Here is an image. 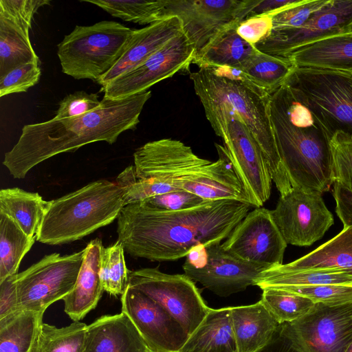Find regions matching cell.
Instances as JSON below:
<instances>
[{
    "label": "cell",
    "mask_w": 352,
    "mask_h": 352,
    "mask_svg": "<svg viewBox=\"0 0 352 352\" xmlns=\"http://www.w3.org/2000/svg\"><path fill=\"white\" fill-rule=\"evenodd\" d=\"M287 58L296 67L352 72V32L310 43L294 51Z\"/></svg>",
    "instance_id": "obj_25"
},
{
    "label": "cell",
    "mask_w": 352,
    "mask_h": 352,
    "mask_svg": "<svg viewBox=\"0 0 352 352\" xmlns=\"http://www.w3.org/2000/svg\"><path fill=\"white\" fill-rule=\"evenodd\" d=\"M50 204L38 193L19 188L0 191V213L11 217L31 237L36 236Z\"/></svg>",
    "instance_id": "obj_29"
},
{
    "label": "cell",
    "mask_w": 352,
    "mask_h": 352,
    "mask_svg": "<svg viewBox=\"0 0 352 352\" xmlns=\"http://www.w3.org/2000/svg\"><path fill=\"white\" fill-rule=\"evenodd\" d=\"M48 0H0V77L29 62L39 63L29 32L38 9Z\"/></svg>",
    "instance_id": "obj_19"
},
{
    "label": "cell",
    "mask_w": 352,
    "mask_h": 352,
    "mask_svg": "<svg viewBox=\"0 0 352 352\" xmlns=\"http://www.w3.org/2000/svg\"><path fill=\"white\" fill-rule=\"evenodd\" d=\"M129 285L163 307L189 336L210 309L195 282L185 274H169L157 268H141L129 272Z\"/></svg>",
    "instance_id": "obj_11"
},
{
    "label": "cell",
    "mask_w": 352,
    "mask_h": 352,
    "mask_svg": "<svg viewBox=\"0 0 352 352\" xmlns=\"http://www.w3.org/2000/svg\"><path fill=\"white\" fill-rule=\"evenodd\" d=\"M223 141L234 169L252 205L261 207L271 195L272 177L261 147L237 115L224 111L209 120Z\"/></svg>",
    "instance_id": "obj_9"
},
{
    "label": "cell",
    "mask_w": 352,
    "mask_h": 352,
    "mask_svg": "<svg viewBox=\"0 0 352 352\" xmlns=\"http://www.w3.org/2000/svg\"><path fill=\"white\" fill-rule=\"evenodd\" d=\"M239 23L232 24L221 31L195 56L192 63L199 67L238 69L257 51L254 45L237 33L236 28Z\"/></svg>",
    "instance_id": "obj_28"
},
{
    "label": "cell",
    "mask_w": 352,
    "mask_h": 352,
    "mask_svg": "<svg viewBox=\"0 0 352 352\" xmlns=\"http://www.w3.org/2000/svg\"><path fill=\"white\" fill-rule=\"evenodd\" d=\"M36 236L26 234L9 216L0 213V282L18 274L20 263Z\"/></svg>",
    "instance_id": "obj_33"
},
{
    "label": "cell",
    "mask_w": 352,
    "mask_h": 352,
    "mask_svg": "<svg viewBox=\"0 0 352 352\" xmlns=\"http://www.w3.org/2000/svg\"><path fill=\"white\" fill-rule=\"evenodd\" d=\"M272 16L270 13L256 15L241 21L236 32L245 41L255 45L271 32Z\"/></svg>",
    "instance_id": "obj_44"
},
{
    "label": "cell",
    "mask_w": 352,
    "mask_h": 352,
    "mask_svg": "<svg viewBox=\"0 0 352 352\" xmlns=\"http://www.w3.org/2000/svg\"><path fill=\"white\" fill-rule=\"evenodd\" d=\"M97 94L78 91L67 95L59 103L55 118L81 116L97 109L101 104Z\"/></svg>",
    "instance_id": "obj_42"
},
{
    "label": "cell",
    "mask_w": 352,
    "mask_h": 352,
    "mask_svg": "<svg viewBox=\"0 0 352 352\" xmlns=\"http://www.w3.org/2000/svg\"><path fill=\"white\" fill-rule=\"evenodd\" d=\"M230 315L237 352L259 351L270 342L280 326L261 300L231 307Z\"/></svg>",
    "instance_id": "obj_24"
},
{
    "label": "cell",
    "mask_w": 352,
    "mask_h": 352,
    "mask_svg": "<svg viewBox=\"0 0 352 352\" xmlns=\"http://www.w3.org/2000/svg\"><path fill=\"white\" fill-rule=\"evenodd\" d=\"M151 96L148 90L124 98L103 97L100 106L85 115L24 125L3 164L14 178L24 179L35 166L58 154L96 142L112 144L123 132L137 127Z\"/></svg>",
    "instance_id": "obj_2"
},
{
    "label": "cell",
    "mask_w": 352,
    "mask_h": 352,
    "mask_svg": "<svg viewBox=\"0 0 352 352\" xmlns=\"http://www.w3.org/2000/svg\"><path fill=\"white\" fill-rule=\"evenodd\" d=\"M272 214L285 242L297 246L312 245L333 224L322 194L297 187L280 196Z\"/></svg>",
    "instance_id": "obj_14"
},
{
    "label": "cell",
    "mask_w": 352,
    "mask_h": 352,
    "mask_svg": "<svg viewBox=\"0 0 352 352\" xmlns=\"http://www.w3.org/2000/svg\"><path fill=\"white\" fill-rule=\"evenodd\" d=\"M327 284L352 285V275L338 270L287 271L272 267L262 272L254 285L262 290L287 286H309Z\"/></svg>",
    "instance_id": "obj_32"
},
{
    "label": "cell",
    "mask_w": 352,
    "mask_h": 352,
    "mask_svg": "<svg viewBox=\"0 0 352 352\" xmlns=\"http://www.w3.org/2000/svg\"><path fill=\"white\" fill-rule=\"evenodd\" d=\"M260 300L280 324L301 318L315 305L304 296L277 288L263 289Z\"/></svg>",
    "instance_id": "obj_36"
},
{
    "label": "cell",
    "mask_w": 352,
    "mask_h": 352,
    "mask_svg": "<svg viewBox=\"0 0 352 352\" xmlns=\"http://www.w3.org/2000/svg\"><path fill=\"white\" fill-rule=\"evenodd\" d=\"M260 0H166L164 18L177 16L196 54L221 31L250 16Z\"/></svg>",
    "instance_id": "obj_13"
},
{
    "label": "cell",
    "mask_w": 352,
    "mask_h": 352,
    "mask_svg": "<svg viewBox=\"0 0 352 352\" xmlns=\"http://www.w3.org/2000/svg\"><path fill=\"white\" fill-rule=\"evenodd\" d=\"M299 352H345L352 342V302L315 303L301 318L279 326Z\"/></svg>",
    "instance_id": "obj_12"
},
{
    "label": "cell",
    "mask_w": 352,
    "mask_h": 352,
    "mask_svg": "<svg viewBox=\"0 0 352 352\" xmlns=\"http://www.w3.org/2000/svg\"><path fill=\"white\" fill-rule=\"evenodd\" d=\"M284 83L302 96L332 137L352 136V72L296 67Z\"/></svg>",
    "instance_id": "obj_8"
},
{
    "label": "cell",
    "mask_w": 352,
    "mask_h": 352,
    "mask_svg": "<svg viewBox=\"0 0 352 352\" xmlns=\"http://www.w3.org/2000/svg\"><path fill=\"white\" fill-rule=\"evenodd\" d=\"M287 271L338 270L352 275V226L301 258L275 266Z\"/></svg>",
    "instance_id": "obj_27"
},
{
    "label": "cell",
    "mask_w": 352,
    "mask_h": 352,
    "mask_svg": "<svg viewBox=\"0 0 352 352\" xmlns=\"http://www.w3.org/2000/svg\"><path fill=\"white\" fill-rule=\"evenodd\" d=\"M258 352H299L279 331V327L270 342Z\"/></svg>",
    "instance_id": "obj_47"
},
{
    "label": "cell",
    "mask_w": 352,
    "mask_h": 352,
    "mask_svg": "<svg viewBox=\"0 0 352 352\" xmlns=\"http://www.w3.org/2000/svg\"><path fill=\"white\" fill-rule=\"evenodd\" d=\"M208 254L206 246L202 244L193 247L186 255L185 263L190 266L200 269L208 262Z\"/></svg>",
    "instance_id": "obj_49"
},
{
    "label": "cell",
    "mask_w": 352,
    "mask_h": 352,
    "mask_svg": "<svg viewBox=\"0 0 352 352\" xmlns=\"http://www.w3.org/2000/svg\"><path fill=\"white\" fill-rule=\"evenodd\" d=\"M348 32H352V0H327L300 28L270 34L254 46L263 53L287 58L307 45Z\"/></svg>",
    "instance_id": "obj_17"
},
{
    "label": "cell",
    "mask_w": 352,
    "mask_h": 352,
    "mask_svg": "<svg viewBox=\"0 0 352 352\" xmlns=\"http://www.w3.org/2000/svg\"><path fill=\"white\" fill-rule=\"evenodd\" d=\"M215 145L219 159L211 162L197 156L180 140L147 142L133 153L136 177L153 179L210 201L232 199L252 205L225 147Z\"/></svg>",
    "instance_id": "obj_4"
},
{
    "label": "cell",
    "mask_w": 352,
    "mask_h": 352,
    "mask_svg": "<svg viewBox=\"0 0 352 352\" xmlns=\"http://www.w3.org/2000/svg\"><path fill=\"white\" fill-rule=\"evenodd\" d=\"M16 274L0 282V321L5 320L20 311L16 289Z\"/></svg>",
    "instance_id": "obj_45"
},
{
    "label": "cell",
    "mask_w": 352,
    "mask_h": 352,
    "mask_svg": "<svg viewBox=\"0 0 352 352\" xmlns=\"http://www.w3.org/2000/svg\"><path fill=\"white\" fill-rule=\"evenodd\" d=\"M82 352H152L124 312L104 315L87 326Z\"/></svg>",
    "instance_id": "obj_22"
},
{
    "label": "cell",
    "mask_w": 352,
    "mask_h": 352,
    "mask_svg": "<svg viewBox=\"0 0 352 352\" xmlns=\"http://www.w3.org/2000/svg\"><path fill=\"white\" fill-rule=\"evenodd\" d=\"M122 311L132 321L152 352H178L189 335L163 307L128 285L121 296Z\"/></svg>",
    "instance_id": "obj_18"
},
{
    "label": "cell",
    "mask_w": 352,
    "mask_h": 352,
    "mask_svg": "<svg viewBox=\"0 0 352 352\" xmlns=\"http://www.w3.org/2000/svg\"><path fill=\"white\" fill-rule=\"evenodd\" d=\"M332 193L336 204V214L344 227L352 226V192L333 183Z\"/></svg>",
    "instance_id": "obj_46"
},
{
    "label": "cell",
    "mask_w": 352,
    "mask_h": 352,
    "mask_svg": "<svg viewBox=\"0 0 352 352\" xmlns=\"http://www.w3.org/2000/svg\"><path fill=\"white\" fill-rule=\"evenodd\" d=\"M345 352H352V342L349 346V347L347 348V349L346 350Z\"/></svg>",
    "instance_id": "obj_50"
},
{
    "label": "cell",
    "mask_w": 352,
    "mask_h": 352,
    "mask_svg": "<svg viewBox=\"0 0 352 352\" xmlns=\"http://www.w3.org/2000/svg\"><path fill=\"white\" fill-rule=\"evenodd\" d=\"M142 201L158 210L178 211L197 207L211 201L181 190L151 197Z\"/></svg>",
    "instance_id": "obj_43"
},
{
    "label": "cell",
    "mask_w": 352,
    "mask_h": 352,
    "mask_svg": "<svg viewBox=\"0 0 352 352\" xmlns=\"http://www.w3.org/2000/svg\"><path fill=\"white\" fill-rule=\"evenodd\" d=\"M39 63L21 64L0 77V97L25 92L39 81L41 72Z\"/></svg>",
    "instance_id": "obj_41"
},
{
    "label": "cell",
    "mask_w": 352,
    "mask_h": 352,
    "mask_svg": "<svg viewBox=\"0 0 352 352\" xmlns=\"http://www.w3.org/2000/svg\"><path fill=\"white\" fill-rule=\"evenodd\" d=\"M129 272L125 263L124 249L119 241L104 248L100 275L104 292L114 296H122L129 285Z\"/></svg>",
    "instance_id": "obj_37"
},
{
    "label": "cell",
    "mask_w": 352,
    "mask_h": 352,
    "mask_svg": "<svg viewBox=\"0 0 352 352\" xmlns=\"http://www.w3.org/2000/svg\"><path fill=\"white\" fill-rule=\"evenodd\" d=\"M134 30L113 21L76 25L58 45L63 73L97 82L116 64Z\"/></svg>",
    "instance_id": "obj_7"
},
{
    "label": "cell",
    "mask_w": 352,
    "mask_h": 352,
    "mask_svg": "<svg viewBox=\"0 0 352 352\" xmlns=\"http://www.w3.org/2000/svg\"><path fill=\"white\" fill-rule=\"evenodd\" d=\"M196 52L184 32L164 45L135 68L122 74L100 91L111 99L129 97L148 89L162 80L185 71L192 63Z\"/></svg>",
    "instance_id": "obj_15"
},
{
    "label": "cell",
    "mask_w": 352,
    "mask_h": 352,
    "mask_svg": "<svg viewBox=\"0 0 352 352\" xmlns=\"http://www.w3.org/2000/svg\"><path fill=\"white\" fill-rule=\"evenodd\" d=\"M44 313L22 310L0 321V352H34Z\"/></svg>",
    "instance_id": "obj_31"
},
{
    "label": "cell",
    "mask_w": 352,
    "mask_h": 352,
    "mask_svg": "<svg viewBox=\"0 0 352 352\" xmlns=\"http://www.w3.org/2000/svg\"><path fill=\"white\" fill-rule=\"evenodd\" d=\"M87 326L80 321L60 328L43 322L34 352H82Z\"/></svg>",
    "instance_id": "obj_35"
},
{
    "label": "cell",
    "mask_w": 352,
    "mask_h": 352,
    "mask_svg": "<svg viewBox=\"0 0 352 352\" xmlns=\"http://www.w3.org/2000/svg\"><path fill=\"white\" fill-rule=\"evenodd\" d=\"M327 0H296L294 3L271 12L270 34L292 31L302 27Z\"/></svg>",
    "instance_id": "obj_38"
},
{
    "label": "cell",
    "mask_w": 352,
    "mask_h": 352,
    "mask_svg": "<svg viewBox=\"0 0 352 352\" xmlns=\"http://www.w3.org/2000/svg\"><path fill=\"white\" fill-rule=\"evenodd\" d=\"M221 245L238 258L269 269L283 264L287 243L273 219L272 210L256 207L247 214Z\"/></svg>",
    "instance_id": "obj_16"
},
{
    "label": "cell",
    "mask_w": 352,
    "mask_h": 352,
    "mask_svg": "<svg viewBox=\"0 0 352 352\" xmlns=\"http://www.w3.org/2000/svg\"><path fill=\"white\" fill-rule=\"evenodd\" d=\"M184 32L181 21L170 16L134 30L130 43L116 64L96 82L101 87L145 61L168 41Z\"/></svg>",
    "instance_id": "obj_21"
},
{
    "label": "cell",
    "mask_w": 352,
    "mask_h": 352,
    "mask_svg": "<svg viewBox=\"0 0 352 352\" xmlns=\"http://www.w3.org/2000/svg\"><path fill=\"white\" fill-rule=\"evenodd\" d=\"M103 250L98 238L87 245L74 287L63 300L64 311L73 321H80L95 309L104 292L100 275Z\"/></svg>",
    "instance_id": "obj_23"
},
{
    "label": "cell",
    "mask_w": 352,
    "mask_h": 352,
    "mask_svg": "<svg viewBox=\"0 0 352 352\" xmlns=\"http://www.w3.org/2000/svg\"><path fill=\"white\" fill-rule=\"evenodd\" d=\"M208 259L202 268L197 269L184 263V274L194 282L201 283L223 297L244 291L254 285L258 276L268 268L261 264L241 260L226 252L220 243L206 247Z\"/></svg>",
    "instance_id": "obj_20"
},
{
    "label": "cell",
    "mask_w": 352,
    "mask_h": 352,
    "mask_svg": "<svg viewBox=\"0 0 352 352\" xmlns=\"http://www.w3.org/2000/svg\"><path fill=\"white\" fill-rule=\"evenodd\" d=\"M208 120L227 111L238 116L258 142L280 196L292 188L280 161L270 116V95L236 69L203 67L190 74Z\"/></svg>",
    "instance_id": "obj_5"
},
{
    "label": "cell",
    "mask_w": 352,
    "mask_h": 352,
    "mask_svg": "<svg viewBox=\"0 0 352 352\" xmlns=\"http://www.w3.org/2000/svg\"><path fill=\"white\" fill-rule=\"evenodd\" d=\"M330 144L333 183L352 192V136L337 132Z\"/></svg>",
    "instance_id": "obj_39"
},
{
    "label": "cell",
    "mask_w": 352,
    "mask_h": 352,
    "mask_svg": "<svg viewBox=\"0 0 352 352\" xmlns=\"http://www.w3.org/2000/svg\"><path fill=\"white\" fill-rule=\"evenodd\" d=\"M296 1V0H260L258 3L252 10L248 18L256 15L271 13L292 4Z\"/></svg>",
    "instance_id": "obj_48"
},
{
    "label": "cell",
    "mask_w": 352,
    "mask_h": 352,
    "mask_svg": "<svg viewBox=\"0 0 352 352\" xmlns=\"http://www.w3.org/2000/svg\"><path fill=\"white\" fill-rule=\"evenodd\" d=\"M272 129L293 187L323 194L333 184L332 135L302 96L283 84L270 94Z\"/></svg>",
    "instance_id": "obj_3"
},
{
    "label": "cell",
    "mask_w": 352,
    "mask_h": 352,
    "mask_svg": "<svg viewBox=\"0 0 352 352\" xmlns=\"http://www.w3.org/2000/svg\"><path fill=\"white\" fill-rule=\"evenodd\" d=\"M85 249L67 255L52 253L16 276L20 311L45 312L63 300L74 289L82 263Z\"/></svg>",
    "instance_id": "obj_10"
},
{
    "label": "cell",
    "mask_w": 352,
    "mask_h": 352,
    "mask_svg": "<svg viewBox=\"0 0 352 352\" xmlns=\"http://www.w3.org/2000/svg\"><path fill=\"white\" fill-rule=\"evenodd\" d=\"M230 308H210L178 352H237Z\"/></svg>",
    "instance_id": "obj_26"
},
{
    "label": "cell",
    "mask_w": 352,
    "mask_h": 352,
    "mask_svg": "<svg viewBox=\"0 0 352 352\" xmlns=\"http://www.w3.org/2000/svg\"><path fill=\"white\" fill-rule=\"evenodd\" d=\"M124 194V188L116 181L101 179L50 201L36 240L61 245L110 224L125 206Z\"/></svg>",
    "instance_id": "obj_6"
},
{
    "label": "cell",
    "mask_w": 352,
    "mask_h": 352,
    "mask_svg": "<svg viewBox=\"0 0 352 352\" xmlns=\"http://www.w3.org/2000/svg\"><path fill=\"white\" fill-rule=\"evenodd\" d=\"M123 21L151 25L164 19L166 0H82Z\"/></svg>",
    "instance_id": "obj_34"
},
{
    "label": "cell",
    "mask_w": 352,
    "mask_h": 352,
    "mask_svg": "<svg viewBox=\"0 0 352 352\" xmlns=\"http://www.w3.org/2000/svg\"><path fill=\"white\" fill-rule=\"evenodd\" d=\"M296 66L287 58L257 51L237 69L241 76L270 95L282 86Z\"/></svg>",
    "instance_id": "obj_30"
},
{
    "label": "cell",
    "mask_w": 352,
    "mask_h": 352,
    "mask_svg": "<svg viewBox=\"0 0 352 352\" xmlns=\"http://www.w3.org/2000/svg\"><path fill=\"white\" fill-rule=\"evenodd\" d=\"M304 296L315 303L337 305L352 302V285L327 284L278 287Z\"/></svg>",
    "instance_id": "obj_40"
},
{
    "label": "cell",
    "mask_w": 352,
    "mask_h": 352,
    "mask_svg": "<svg viewBox=\"0 0 352 352\" xmlns=\"http://www.w3.org/2000/svg\"><path fill=\"white\" fill-rule=\"evenodd\" d=\"M252 207L232 199L178 211L158 210L144 201L127 204L117 218L118 241L134 258L175 261L196 245L226 239Z\"/></svg>",
    "instance_id": "obj_1"
}]
</instances>
